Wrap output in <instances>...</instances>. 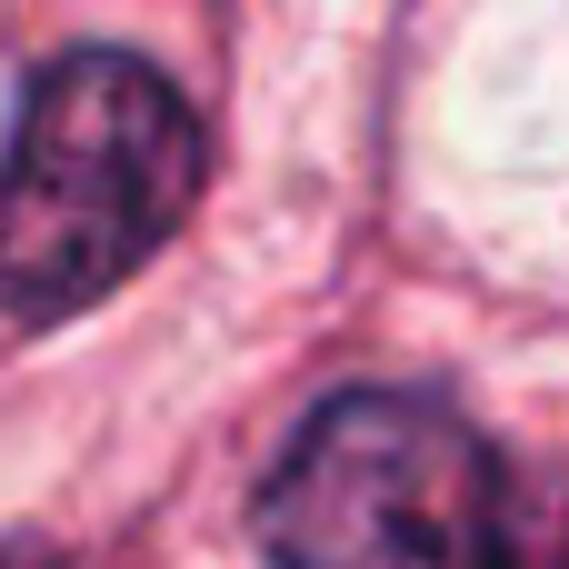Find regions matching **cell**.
I'll return each instance as SVG.
<instances>
[{
  "label": "cell",
  "instance_id": "obj_1",
  "mask_svg": "<svg viewBox=\"0 0 569 569\" xmlns=\"http://www.w3.org/2000/svg\"><path fill=\"white\" fill-rule=\"evenodd\" d=\"M210 170L200 110L140 50H60L0 160V300L10 320H70L110 300L190 220Z\"/></svg>",
  "mask_w": 569,
  "mask_h": 569
},
{
  "label": "cell",
  "instance_id": "obj_2",
  "mask_svg": "<svg viewBox=\"0 0 569 569\" xmlns=\"http://www.w3.org/2000/svg\"><path fill=\"white\" fill-rule=\"evenodd\" d=\"M260 550L280 569H500V460L420 390H340L280 450Z\"/></svg>",
  "mask_w": 569,
  "mask_h": 569
},
{
  "label": "cell",
  "instance_id": "obj_3",
  "mask_svg": "<svg viewBox=\"0 0 569 569\" xmlns=\"http://www.w3.org/2000/svg\"><path fill=\"white\" fill-rule=\"evenodd\" d=\"M0 569H60V560H50L40 540H20V550H10V560H0Z\"/></svg>",
  "mask_w": 569,
  "mask_h": 569
},
{
  "label": "cell",
  "instance_id": "obj_4",
  "mask_svg": "<svg viewBox=\"0 0 569 569\" xmlns=\"http://www.w3.org/2000/svg\"><path fill=\"white\" fill-rule=\"evenodd\" d=\"M500 569H550V550H520V540H510V550H500Z\"/></svg>",
  "mask_w": 569,
  "mask_h": 569
}]
</instances>
